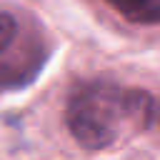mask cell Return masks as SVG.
<instances>
[{
  "instance_id": "cell-3",
  "label": "cell",
  "mask_w": 160,
  "mask_h": 160,
  "mask_svg": "<svg viewBox=\"0 0 160 160\" xmlns=\"http://www.w3.org/2000/svg\"><path fill=\"white\" fill-rule=\"evenodd\" d=\"M18 38V18L12 12H0V55L12 48Z\"/></svg>"
},
{
  "instance_id": "cell-2",
  "label": "cell",
  "mask_w": 160,
  "mask_h": 160,
  "mask_svg": "<svg viewBox=\"0 0 160 160\" xmlns=\"http://www.w3.org/2000/svg\"><path fill=\"white\" fill-rule=\"evenodd\" d=\"M115 12H120L125 20L138 25H160V2L140 0V2H112Z\"/></svg>"
},
{
  "instance_id": "cell-1",
  "label": "cell",
  "mask_w": 160,
  "mask_h": 160,
  "mask_svg": "<svg viewBox=\"0 0 160 160\" xmlns=\"http://www.w3.org/2000/svg\"><path fill=\"white\" fill-rule=\"evenodd\" d=\"M155 102L145 90L110 80H88L72 88L65 105V122L78 145L102 150L125 135L152 122Z\"/></svg>"
},
{
  "instance_id": "cell-4",
  "label": "cell",
  "mask_w": 160,
  "mask_h": 160,
  "mask_svg": "<svg viewBox=\"0 0 160 160\" xmlns=\"http://www.w3.org/2000/svg\"><path fill=\"white\" fill-rule=\"evenodd\" d=\"M152 120H155V122H158V128H160V105L155 108V115H152Z\"/></svg>"
}]
</instances>
